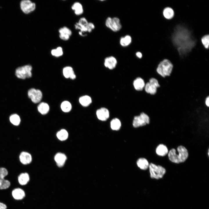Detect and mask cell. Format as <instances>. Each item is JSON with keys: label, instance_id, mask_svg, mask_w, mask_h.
<instances>
[{"label": "cell", "instance_id": "6da1fadb", "mask_svg": "<svg viewBox=\"0 0 209 209\" xmlns=\"http://www.w3.org/2000/svg\"><path fill=\"white\" fill-rule=\"evenodd\" d=\"M177 151L174 148L171 149L167 154L169 160L171 162L179 164L185 162L189 156L187 149L183 146L180 145L177 148Z\"/></svg>", "mask_w": 209, "mask_h": 209}, {"label": "cell", "instance_id": "7a4b0ae2", "mask_svg": "<svg viewBox=\"0 0 209 209\" xmlns=\"http://www.w3.org/2000/svg\"><path fill=\"white\" fill-rule=\"evenodd\" d=\"M173 68V65L171 62L168 59H164L158 64L156 71L160 76L165 78L171 75Z\"/></svg>", "mask_w": 209, "mask_h": 209}, {"label": "cell", "instance_id": "3957f363", "mask_svg": "<svg viewBox=\"0 0 209 209\" xmlns=\"http://www.w3.org/2000/svg\"><path fill=\"white\" fill-rule=\"evenodd\" d=\"M150 177L152 179L158 180L163 178L166 173L165 169L160 165H157L151 163L149 167Z\"/></svg>", "mask_w": 209, "mask_h": 209}, {"label": "cell", "instance_id": "277c9868", "mask_svg": "<svg viewBox=\"0 0 209 209\" xmlns=\"http://www.w3.org/2000/svg\"><path fill=\"white\" fill-rule=\"evenodd\" d=\"M105 24L107 28L115 32L120 31L122 27L120 19L116 17H107L105 20Z\"/></svg>", "mask_w": 209, "mask_h": 209}, {"label": "cell", "instance_id": "5b68a950", "mask_svg": "<svg viewBox=\"0 0 209 209\" xmlns=\"http://www.w3.org/2000/svg\"><path fill=\"white\" fill-rule=\"evenodd\" d=\"M160 87L158 80L156 78L152 77L150 78L149 82L145 84L144 89L147 93L153 95L156 93L157 89Z\"/></svg>", "mask_w": 209, "mask_h": 209}, {"label": "cell", "instance_id": "8992f818", "mask_svg": "<svg viewBox=\"0 0 209 209\" xmlns=\"http://www.w3.org/2000/svg\"><path fill=\"white\" fill-rule=\"evenodd\" d=\"M150 118L144 112H142L139 116H134L133 121V126L135 128L142 127L149 124Z\"/></svg>", "mask_w": 209, "mask_h": 209}, {"label": "cell", "instance_id": "52a82bcc", "mask_svg": "<svg viewBox=\"0 0 209 209\" xmlns=\"http://www.w3.org/2000/svg\"><path fill=\"white\" fill-rule=\"evenodd\" d=\"M32 67L30 65H26L17 68L15 71V75L18 78L24 79L32 76Z\"/></svg>", "mask_w": 209, "mask_h": 209}, {"label": "cell", "instance_id": "ba28073f", "mask_svg": "<svg viewBox=\"0 0 209 209\" xmlns=\"http://www.w3.org/2000/svg\"><path fill=\"white\" fill-rule=\"evenodd\" d=\"M8 174V172L4 167L0 168V189H5L8 188L10 185L9 181L4 178Z\"/></svg>", "mask_w": 209, "mask_h": 209}, {"label": "cell", "instance_id": "9c48e42d", "mask_svg": "<svg viewBox=\"0 0 209 209\" xmlns=\"http://www.w3.org/2000/svg\"><path fill=\"white\" fill-rule=\"evenodd\" d=\"M28 96L33 102L37 103L39 102L41 100L42 94V92L39 90L32 88L28 90Z\"/></svg>", "mask_w": 209, "mask_h": 209}, {"label": "cell", "instance_id": "30bf717a", "mask_svg": "<svg viewBox=\"0 0 209 209\" xmlns=\"http://www.w3.org/2000/svg\"><path fill=\"white\" fill-rule=\"evenodd\" d=\"M20 7L22 10L25 13L28 14L34 11L36 8V5L33 2L28 0L21 1Z\"/></svg>", "mask_w": 209, "mask_h": 209}, {"label": "cell", "instance_id": "8fae6325", "mask_svg": "<svg viewBox=\"0 0 209 209\" xmlns=\"http://www.w3.org/2000/svg\"><path fill=\"white\" fill-rule=\"evenodd\" d=\"M59 37L60 38L64 41L69 40L72 34L71 30L66 26L60 28L59 30Z\"/></svg>", "mask_w": 209, "mask_h": 209}, {"label": "cell", "instance_id": "7c38bea8", "mask_svg": "<svg viewBox=\"0 0 209 209\" xmlns=\"http://www.w3.org/2000/svg\"><path fill=\"white\" fill-rule=\"evenodd\" d=\"M96 114L98 119L102 121L106 120L109 116V110L104 107L98 109L96 111Z\"/></svg>", "mask_w": 209, "mask_h": 209}, {"label": "cell", "instance_id": "4fadbf2b", "mask_svg": "<svg viewBox=\"0 0 209 209\" xmlns=\"http://www.w3.org/2000/svg\"><path fill=\"white\" fill-rule=\"evenodd\" d=\"M117 63L116 58L114 56H111L105 58L104 64L106 68L110 69H112L116 67Z\"/></svg>", "mask_w": 209, "mask_h": 209}, {"label": "cell", "instance_id": "5bb4252c", "mask_svg": "<svg viewBox=\"0 0 209 209\" xmlns=\"http://www.w3.org/2000/svg\"><path fill=\"white\" fill-rule=\"evenodd\" d=\"M66 159V155L61 153H57L54 157V159L57 165L59 167H62L64 165Z\"/></svg>", "mask_w": 209, "mask_h": 209}, {"label": "cell", "instance_id": "9a60e30c", "mask_svg": "<svg viewBox=\"0 0 209 209\" xmlns=\"http://www.w3.org/2000/svg\"><path fill=\"white\" fill-rule=\"evenodd\" d=\"M19 158L21 163L24 165L30 163L32 160V158L30 154L25 152H23L21 153L19 156Z\"/></svg>", "mask_w": 209, "mask_h": 209}, {"label": "cell", "instance_id": "2e32d148", "mask_svg": "<svg viewBox=\"0 0 209 209\" xmlns=\"http://www.w3.org/2000/svg\"><path fill=\"white\" fill-rule=\"evenodd\" d=\"M156 154L158 156H164L167 155L169 152L167 147L162 144H159L156 149Z\"/></svg>", "mask_w": 209, "mask_h": 209}, {"label": "cell", "instance_id": "e0dca14e", "mask_svg": "<svg viewBox=\"0 0 209 209\" xmlns=\"http://www.w3.org/2000/svg\"><path fill=\"white\" fill-rule=\"evenodd\" d=\"M145 83L144 80L140 77H138L134 81L133 84L135 89L138 91L142 90L144 89Z\"/></svg>", "mask_w": 209, "mask_h": 209}, {"label": "cell", "instance_id": "ac0fdd59", "mask_svg": "<svg viewBox=\"0 0 209 209\" xmlns=\"http://www.w3.org/2000/svg\"><path fill=\"white\" fill-rule=\"evenodd\" d=\"M63 73L64 77L66 78H70L72 79H74L76 78L73 70L71 66L64 67L63 69Z\"/></svg>", "mask_w": 209, "mask_h": 209}, {"label": "cell", "instance_id": "d6986e66", "mask_svg": "<svg viewBox=\"0 0 209 209\" xmlns=\"http://www.w3.org/2000/svg\"><path fill=\"white\" fill-rule=\"evenodd\" d=\"M12 195L16 200H21L25 196L24 191L22 189L18 188L15 189L12 192Z\"/></svg>", "mask_w": 209, "mask_h": 209}, {"label": "cell", "instance_id": "ffe728a7", "mask_svg": "<svg viewBox=\"0 0 209 209\" xmlns=\"http://www.w3.org/2000/svg\"><path fill=\"white\" fill-rule=\"evenodd\" d=\"M71 8L74 11L75 14L77 15H80L82 14L84 12L83 6L79 2H74L72 5Z\"/></svg>", "mask_w": 209, "mask_h": 209}, {"label": "cell", "instance_id": "44dd1931", "mask_svg": "<svg viewBox=\"0 0 209 209\" xmlns=\"http://www.w3.org/2000/svg\"><path fill=\"white\" fill-rule=\"evenodd\" d=\"M136 163L140 169L144 170L148 168L149 164L147 160L144 158H139L137 160Z\"/></svg>", "mask_w": 209, "mask_h": 209}, {"label": "cell", "instance_id": "7402d4cb", "mask_svg": "<svg viewBox=\"0 0 209 209\" xmlns=\"http://www.w3.org/2000/svg\"><path fill=\"white\" fill-rule=\"evenodd\" d=\"M132 41V39L131 37L129 35H126L120 38L119 43L121 46L125 47L130 45Z\"/></svg>", "mask_w": 209, "mask_h": 209}, {"label": "cell", "instance_id": "603a6c76", "mask_svg": "<svg viewBox=\"0 0 209 209\" xmlns=\"http://www.w3.org/2000/svg\"><path fill=\"white\" fill-rule=\"evenodd\" d=\"M29 179V175L27 173H22L18 177L19 183L21 185H24L27 184Z\"/></svg>", "mask_w": 209, "mask_h": 209}, {"label": "cell", "instance_id": "cb8c5ba5", "mask_svg": "<svg viewBox=\"0 0 209 209\" xmlns=\"http://www.w3.org/2000/svg\"><path fill=\"white\" fill-rule=\"evenodd\" d=\"M37 109L41 114L45 115L47 114L49 110L48 105L46 103L42 102L40 103L37 107Z\"/></svg>", "mask_w": 209, "mask_h": 209}, {"label": "cell", "instance_id": "d4e9b609", "mask_svg": "<svg viewBox=\"0 0 209 209\" xmlns=\"http://www.w3.org/2000/svg\"><path fill=\"white\" fill-rule=\"evenodd\" d=\"M79 101L82 106L86 107L91 104L92 100L89 96L85 95L80 97L79 99Z\"/></svg>", "mask_w": 209, "mask_h": 209}, {"label": "cell", "instance_id": "484cf974", "mask_svg": "<svg viewBox=\"0 0 209 209\" xmlns=\"http://www.w3.org/2000/svg\"><path fill=\"white\" fill-rule=\"evenodd\" d=\"M110 127L113 130L117 131L119 130L121 127L120 121L117 118L113 119L110 122Z\"/></svg>", "mask_w": 209, "mask_h": 209}, {"label": "cell", "instance_id": "4316f807", "mask_svg": "<svg viewBox=\"0 0 209 209\" xmlns=\"http://www.w3.org/2000/svg\"><path fill=\"white\" fill-rule=\"evenodd\" d=\"M56 136L59 140L64 141L66 140L68 138V133L66 130L62 129L57 133Z\"/></svg>", "mask_w": 209, "mask_h": 209}, {"label": "cell", "instance_id": "83f0119b", "mask_svg": "<svg viewBox=\"0 0 209 209\" xmlns=\"http://www.w3.org/2000/svg\"><path fill=\"white\" fill-rule=\"evenodd\" d=\"M163 13L165 17L168 19L172 18L174 15L173 9L169 7H166L164 9Z\"/></svg>", "mask_w": 209, "mask_h": 209}, {"label": "cell", "instance_id": "f1b7e54d", "mask_svg": "<svg viewBox=\"0 0 209 209\" xmlns=\"http://www.w3.org/2000/svg\"><path fill=\"white\" fill-rule=\"evenodd\" d=\"M51 53L52 55L56 57H59L63 55V51L62 48L58 46L56 48L53 49L51 51Z\"/></svg>", "mask_w": 209, "mask_h": 209}, {"label": "cell", "instance_id": "f546056e", "mask_svg": "<svg viewBox=\"0 0 209 209\" xmlns=\"http://www.w3.org/2000/svg\"><path fill=\"white\" fill-rule=\"evenodd\" d=\"M61 108L62 111L65 112L70 111L71 109L72 106L71 103L67 101H63L61 105Z\"/></svg>", "mask_w": 209, "mask_h": 209}, {"label": "cell", "instance_id": "4dcf8cb0", "mask_svg": "<svg viewBox=\"0 0 209 209\" xmlns=\"http://www.w3.org/2000/svg\"><path fill=\"white\" fill-rule=\"evenodd\" d=\"M10 120L12 124L16 126L19 125L21 121L19 116L15 114H12L10 116Z\"/></svg>", "mask_w": 209, "mask_h": 209}, {"label": "cell", "instance_id": "1f68e13d", "mask_svg": "<svg viewBox=\"0 0 209 209\" xmlns=\"http://www.w3.org/2000/svg\"><path fill=\"white\" fill-rule=\"evenodd\" d=\"M201 42L204 47L208 48L209 45V35H206L203 36L201 38Z\"/></svg>", "mask_w": 209, "mask_h": 209}, {"label": "cell", "instance_id": "d6a6232c", "mask_svg": "<svg viewBox=\"0 0 209 209\" xmlns=\"http://www.w3.org/2000/svg\"><path fill=\"white\" fill-rule=\"evenodd\" d=\"M95 28V25L93 23L89 22L88 25V33H91Z\"/></svg>", "mask_w": 209, "mask_h": 209}, {"label": "cell", "instance_id": "836d02e7", "mask_svg": "<svg viewBox=\"0 0 209 209\" xmlns=\"http://www.w3.org/2000/svg\"><path fill=\"white\" fill-rule=\"evenodd\" d=\"M205 105L207 107H209V96H207L206 98L205 101Z\"/></svg>", "mask_w": 209, "mask_h": 209}, {"label": "cell", "instance_id": "e575fe53", "mask_svg": "<svg viewBox=\"0 0 209 209\" xmlns=\"http://www.w3.org/2000/svg\"><path fill=\"white\" fill-rule=\"evenodd\" d=\"M136 56L139 58H141L142 57V54L140 51H137L136 53Z\"/></svg>", "mask_w": 209, "mask_h": 209}, {"label": "cell", "instance_id": "d590c367", "mask_svg": "<svg viewBox=\"0 0 209 209\" xmlns=\"http://www.w3.org/2000/svg\"><path fill=\"white\" fill-rule=\"evenodd\" d=\"M7 207L6 204L0 202V209H6Z\"/></svg>", "mask_w": 209, "mask_h": 209}, {"label": "cell", "instance_id": "8d00e7d4", "mask_svg": "<svg viewBox=\"0 0 209 209\" xmlns=\"http://www.w3.org/2000/svg\"><path fill=\"white\" fill-rule=\"evenodd\" d=\"M209 149H208V156H209Z\"/></svg>", "mask_w": 209, "mask_h": 209}]
</instances>
